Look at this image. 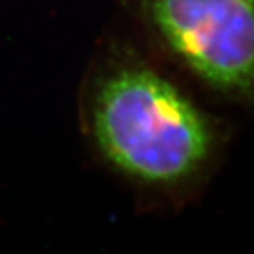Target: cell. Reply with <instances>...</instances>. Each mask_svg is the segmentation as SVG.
Returning a JSON list of instances; mask_svg holds the SVG:
<instances>
[{"mask_svg":"<svg viewBox=\"0 0 254 254\" xmlns=\"http://www.w3.org/2000/svg\"><path fill=\"white\" fill-rule=\"evenodd\" d=\"M84 138L101 164L149 211L201 197L228 144L224 121L139 39L103 37L78 94Z\"/></svg>","mask_w":254,"mask_h":254,"instance_id":"cell-1","label":"cell"},{"mask_svg":"<svg viewBox=\"0 0 254 254\" xmlns=\"http://www.w3.org/2000/svg\"><path fill=\"white\" fill-rule=\"evenodd\" d=\"M139 42L187 84L254 118V0H117Z\"/></svg>","mask_w":254,"mask_h":254,"instance_id":"cell-2","label":"cell"}]
</instances>
